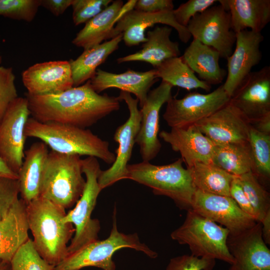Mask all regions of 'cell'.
<instances>
[{"label":"cell","mask_w":270,"mask_h":270,"mask_svg":"<svg viewBox=\"0 0 270 270\" xmlns=\"http://www.w3.org/2000/svg\"><path fill=\"white\" fill-rule=\"evenodd\" d=\"M228 250L234 258L228 270H270V250L262 234V224L237 234H229Z\"/></svg>","instance_id":"cell-18"},{"label":"cell","mask_w":270,"mask_h":270,"mask_svg":"<svg viewBox=\"0 0 270 270\" xmlns=\"http://www.w3.org/2000/svg\"><path fill=\"white\" fill-rule=\"evenodd\" d=\"M236 47L226 58V78L222 84L231 98L252 68L262 58L260 46L264 38L261 32L246 30L236 34Z\"/></svg>","instance_id":"cell-15"},{"label":"cell","mask_w":270,"mask_h":270,"mask_svg":"<svg viewBox=\"0 0 270 270\" xmlns=\"http://www.w3.org/2000/svg\"><path fill=\"white\" fill-rule=\"evenodd\" d=\"M24 134L26 137L40 140L57 152L94 156L109 164L116 159L108 142L88 129L57 122H42L31 117L26 124Z\"/></svg>","instance_id":"cell-3"},{"label":"cell","mask_w":270,"mask_h":270,"mask_svg":"<svg viewBox=\"0 0 270 270\" xmlns=\"http://www.w3.org/2000/svg\"><path fill=\"white\" fill-rule=\"evenodd\" d=\"M122 40V34L109 40L84 50L76 59L69 61L74 86L83 84L92 78L98 67L103 64L113 52L118 49Z\"/></svg>","instance_id":"cell-29"},{"label":"cell","mask_w":270,"mask_h":270,"mask_svg":"<svg viewBox=\"0 0 270 270\" xmlns=\"http://www.w3.org/2000/svg\"><path fill=\"white\" fill-rule=\"evenodd\" d=\"M218 0H189L173 10L176 21L186 28L189 22L198 14H201L212 6Z\"/></svg>","instance_id":"cell-39"},{"label":"cell","mask_w":270,"mask_h":270,"mask_svg":"<svg viewBox=\"0 0 270 270\" xmlns=\"http://www.w3.org/2000/svg\"><path fill=\"white\" fill-rule=\"evenodd\" d=\"M172 28L156 26L147 32L146 41L138 52L117 59L118 64L139 61L152 64L154 68L171 58L180 56L179 44L170 39Z\"/></svg>","instance_id":"cell-24"},{"label":"cell","mask_w":270,"mask_h":270,"mask_svg":"<svg viewBox=\"0 0 270 270\" xmlns=\"http://www.w3.org/2000/svg\"><path fill=\"white\" fill-rule=\"evenodd\" d=\"M48 150L42 142L33 143L24 151V157L18 173L20 194L26 204L40 196V190Z\"/></svg>","instance_id":"cell-27"},{"label":"cell","mask_w":270,"mask_h":270,"mask_svg":"<svg viewBox=\"0 0 270 270\" xmlns=\"http://www.w3.org/2000/svg\"><path fill=\"white\" fill-rule=\"evenodd\" d=\"M230 194V196L235 200L241 210L256 220L254 209L242 188L238 176H235L231 182Z\"/></svg>","instance_id":"cell-42"},{"label":"cell","mask_w":270,"mask_h":270,"mask_svg":"<svg viewBox=\"0 0 270 270\" xmlns=\"http://www.w3.org/2000/svg\"><path fill=\"white\" fill-rule=\"evenodd\" d=\"M196 190L230 196V184L235 177L212 163L198 162L187 168Z\"/></svg>","instance_id":"cell-31"},{"label":"cell","mask_w":270,"mask_h":270,"mask_svg":"<svg viewBox=\"0 0 270 270\" xmlns=\"http://www.w3.org/2000/svg\"><path fill=\"white\" fill-rule=\"evenodd\" d=\"M250 126L261 132L270 134V114L251 123Z\"/></svg>","instance_id":"cell-45"},{"label":"cell","mask_w":270,"mask_h":270,"mask_svg":"<svg viewBox=\"0 0 270 270\" xmlns=\"http://www.w3.org/2000/svg\"><path fill=\"white\" fill-rule=\"evenodd\" d=\"M158 78L173 86L188 90L202 89L209 92L211 85L201 80L180 56L168 59L155 68Z\"/></svg>","instance_id":"cell-32"},{"label":"cell","mask_w":270,"mask_h":270,"mask_svg":"<svg viewBox=\"0 0 270 270\" xmlns=\"http://www.w3.org/2000/svg\"><path fill=\"white\" fill-rule=\"evenodd\" d=\"M248 142L254 162L253 172L260 180L270 176V134L261 132L250 126Z\"/></svg>","instance_id":"cell-33"},{"label":"cell","mask_w":270,"mask_h":270,"mask_svg":"<svg viewBox=\"0 0 270 270\" xmlns=\"http://www.w3.org/2000/svg\"><path fill=\"white\" fill-rule=\"evenodd\" d=\"M72 2L73 0H40V6L58 16L62 14Z\"/></svg>","instance_id":"cell-44"},{"label":"cell","mask_w":270,"mask_h":270,"mask_svg":"<svg viewBox=\"0 0 270 270\" xmlns=\"http://www.w3.org/2000/svg\"><path fill=\"white\" fill-rule=\"evenodd\" d=\"M82 174L80 156L51 150L46 164L40 196L64 210L74 206L86 184Z\"/></svg>","instance_id":"cell-5"},{"label":"cell","mask_w":270,"mask_h":270,"mask_svg":"<svg viewBox=\"0 0 270 270\" xmlns=\"http://www.w3.org/2000/svg\"><path fill=\"white\" fill-rule=\"evenodd\" d=\"M124 248H130L144 252L154 258L158 254L140 240L136 234H124L118 232L116 214L114 215L112 227L108 238L97 240L69 254L54 267V270H80L94 266L102 270H116L112 260L114 253Z\"/></svg>","instance_id":"cell-6"},{"label":"cell","mask_w":270,"mask_h":270,"mask_svg":"<svg viewBox=\"0 0 270 270\" xmlns=\"http://www.w3.org/2000/svg\"><path fill=\"white\" fill-rule=\"evenodd\" d=\"M0 177H6L18 179L17 174L12 171L0 157Z\"/></svg>","instance_id":"cell-47"},{"label":"cell","mask_w":270,"mask_h":270,"mask_svg":"<svg viewBox=\"0 0 270 270\" xmlns=\"http://www.w3.org/2000/svg\"><path fill=\"white\" fill-rule=\"evenodd\" d=\"M195 124L215 145L248 142L250 122L230 100Z\"/></svg>","instance_id":"cell-16"},{"label":"cell","mask_w":270,"mask_h":270,"mask_svg":"<svg viewBox=\"0 0 270 270\" xmlns=\"http://www.w3.org/2000/svg\"><path fill=\"white\" fill-rule=\"evenodd\" d=\"M262 238L266 244H270V210L260 222Z\"/></svg>","instance_id":"cell-46"},{"label":"cell","mask_w":270,"mask_h":270,"mask_svg":"<svg viewBox=\"0 0 270 270\" xmlns=\"http://www.w3.org/2000/svg\"><path fill=\"white\" fill-rule=\"evenodd\" d=\"M229 234L226 228L190 209L182 224L172 232L170 237L180 244L188 245L192 256L232 264L234 258L227 246Z\"/></svg>","instance_id":"cell-7"},{"label":"cell","mask_w":270,"mask_h":270,"mask_svg":"<svg viewBox=\"0 0 270 270\" xmlns=\"http://www.w3.org/2000/svg\"><path fill=\"white\" fill-rule=\"evenodd\" d=\"M12 68L0 65V122L10 104L18 97Z\"/></svg>","instance_id":"cell-38"},{"label":"cell","mask_w":270,"mask_h":270,"mask_svg":"<svg viewBox=\"0 0 270 270\" xmlns=\"http://www.w3.org/2000/svg\"><path fill=\"white\" fill-rule=\"evenodd\" d=\"M158 80L155 68L144 72L128 70L120 74L98 69L90 81L93 89L98 94L112 88L132 94L142 107L150 88Z\"/></svg>","instance_id":"cell-23"},{"label":"cell","mask_w":270,"mask_h":270,"mask_svg":"<svg viewBox=\"0 0 270 270\" xmlns=\"http://www.w3.org/2000/svg\"><path fill=\"white\" fill-rule=\"evenodd\" d=\"M256 216L257 222H260L270 210V193L252 172L238 176Z\"/></svg>","instance_id":"cell-34"},{"label":"cell","mask_w":270,"mask_h":270,"mask_svg":"<svg viewBox=\"0 0 270 270\" xmlns=\"http://www.w3.org/2000/svg\"><path fill=\"white\" fill-rule=\"evenodd\" d=\"M174 8L172 0H138L134 9L143 12L154 13L172 10Z\"/></svg>","instance_id":"cell-43"},{"label":"cell","mask_w":270,"mask_h":270,"mask_svg":"<svg viewBox=\"0 0 270 270\" xmlns=\"http://www.w3.org/2000/svg\"><path fill=\"white\" fill-rule=\"evenodd\" d=\"M230 102L250 124L270 114V66L252 72L237 88Z\"/></svg>","instance_id":"cell-17"},{"label":"cell","mask_w":270,"mask_h":270,"mask_svg":"<svg viewBox=\"0 0 270 270\" xmlns=\"http://www.w3.org/2000/svg\"><path fill=\"white\" fill-rule=\"evenodd\" d=\"M20 184L18 179L0 177V220L8 212L18 199Z\"/></svg>","instance_id":"cell-41"},{"label":"cell","mask_w":270,"mask_h":270,"mask_svg":"<svg viewBox=\"0 0 270 270\" xmlns=\"http://www.w3.org/2000/svg\"><path fill=\"white\" fill-rule=\"evenodd\" d=\"M181 57L200 80L210 85L221 84L226 76L219 64L218 52L198 40L193 38Z\"/></svg>","instance_id":"cell-28"},{"label":"cell","mask_w":270,"mask_h":270,"mask_svg":"<svg viewBox=\"0 0 270 270\" xmlns=\"http://www.w3.org/2000/svg\"><path fill=\"white\" fill-rule=\"evenodd\" d=\"M216 260L183 254L171 258L165 270H212Z\"/></svg>","instance_id":"cell-40"},{"label":"cell","mask_w":270,"mask_h":270,"mask_svg":"<svg viewBox=\"0 0 270 270\" xmlns=\"http://www.w3.org/2000/svg\"><path fill=\"white\" fill-rule=\"evenodd\" d=\"M10 267V270H54V266L40 256L30 238L16 253Z\"/></svg>","instance_id":"cell-35"},{"label":"cell","mask_w":270,"mask_h":270,"mask_svg":"<svg viewBox=\"0 0 270 270\" xmlns=\"http://www.w3.org/2000/svg\"><path fill=\"white\" fill-rule=\"evenodd\" d=\"M230 98L222 84L208 94L190 92L181 98L172 97L163 118L171 128L195 124L228 102Z\"/></svg>","instance_id":"cell-9"},{"label":"cell","mask_w":270,"mask_h":270,"mask_svg":"<svg viewBox=\"0 0 270 270\" xmlns=\"http://www.w3.org/2000/svg\"><path fill=\"white\" fill-rule=\"evenodd\" d=\"M186 28L194 39L216 50L220 58L226 59L232 52L236 33L231 28L230 12L220 4L196 15Z\"/></svg>","instance_id":"cell-11"},{"label":"cell","mask_w":270,"mask_h":270,"mask_svg":"<svg viewBox=\"0 0 270 270\" xmlns=\"http://www.w3.org/2000/svg\"><path fill=\"white\" fill-rule=\"evenodd\" d=\"M212 163L236 176L252 172L254 162L249 142L215 145Z\"/></svg>","instance_id":"cell-30"},{"label":"cell","mask_w":270,"mask_h":270,"mask_svg":"<svg viewBox=\"0 0 270 270\" xmlns=\"http://www.w3.org/2000/svg\"><path fill=\"white\" fill-rule=\"evenodd\" d=\"M118 97L126 104L130 116L115 131L114 139L118 144L115 151L116 159L110 168L102 170L100 173L98 183L102 190L126 179L127 166L140 127L141 114L138 108V100L133 98L130 94L123 91H120Z\"/></svg>","instance_id":"cell-10"},{"label":"cell","mask_w":270,"mask_h":270,"mask_svg":"<svg viewBox=\"0 0 270 270\" xmlns=\"http://www.w3.org/2000/svg\"><path fill=\"white\" fill-rule=\"evenodd\" d=\"M172 86L162 80L156 88L150 90L140 110L141 120L136 143L140 147L142 161L150 162L159 153L162 144L158 136L160 112L164 104L172 97Z\"/></svg>","instance_id":"cell-14"},{"label":"cell","mask_w":270,"mask_h":270,"mask_svg":"<svg viewBox=\"0 0 270 270\" xmlns=\"http://www.w3.org/2000/svg\"><path fill=\"white\" fill-rule=\"evenodd\" d=\"M22 79L27 94L32 96L55 94L74 86L67 60L36 63L22 72Z\"/></svg>","instance_id":"cell-20"},{"label":"cell","mask_w":270,"mask_h":270,"mask_svg":"<svg viewBox=\"0 0 270 270\" xmlns=\"http://www.w3.org/2000/svg\"><path fill=\"white\" fill-rule=\"evenodd\" d=\"M2 58L0 54V65L2 64Z\"/></svg>","instance_id":"cell-49"},{"label":"cell","mask_w":270,"mask_h":270,"mask_svg":"<svg viewBox=\"0 0 270 270\" xmlns=\"http://www.w3.org/2000/svg\"><path fill=\"white\" fill-rule=\"evenodd\" d=\"M32 118L42 122H53L86 128L109 114L118 110L119 98L101 95L90 80L64 92L42 96L26 94Z\"/></svg>","instance_id":"cell-1"},{"label":"cell","mask_w":270,"mask_h":270,"mask_svg":"<svg viewBox=\"0 0 270 270\" xmlns=\"http://www.w3.org/2000/svg\"><path fill=\"white\" fill-rule=\"evenodd\" d=\"M26 206L34 246L44 260L55 266L68 256L74 228L64 220L66 210L46 198L39 196Z\"/></svg>","instance_id":"cell-2"},{"label":"cell","mask_w":270,"mask_h":270,"mask_svg":"<svg viewBox=\"0 0 270 270\" xmlns=\"http://www.w3.org/2000/svg\"><path fill=\"white\" fill-rule=\"evenodd\" d=\"M218 2L230 12L231 28L236 34L246 30L261 32L270 21V0Z\"/></svg>","instance_id":"cell-26"},{"label":"cell","mask_w":270,"mask_h":270,"mask_svg":"<svg viewBox=\"0 0 270 270\" xmlns=\"http://www.w3.org/2000/svg\"><path fill=\"white\" fill-rule=\"evenodd\" d=\"M158 136L180 154L186 168L198 162L212 163L215 144L196 124L162 130Z\"/></svg>","instance_id":"cell-21"},{"label":"cell","mask_w":270,"mask_h":270,"mask_svg":"<svg viewBox=\"0 0 270 270\" xmlns=\"http://www.w3.org/2000/svg\"><path fill=\"white\" fill-rule=\"evenodd\" d=\"M191 209L202 216L224 226L228 230L230 234H240L253 227L257 222L228 196L196 190Z\"/></svg>","instance_id":"cell-13"},{"label":"cell","mask_w":270,"mask_h":270,"mask_svg":"<svg viewBox=\"0 0 270 270\" xmlns=\"http://www.w3.org/2000/svg\"><path fill=\"white\" fill-rule=\"evenodd\" d=\"M136 1L130 0L124 5L122 0L112 1L102 12L85 24L72 40V44L86 50L116 37L115 24L124 13L134 8Z\"/></svg>","instance_id":"cell-22"},{"label":"cell","mask_w":270,"mask_h":270,"mask_svg":"<svg viewBox=\"0 0 270 270\" xmlns=\"http://www.w3.org/2000/svg\"><path fill=\"white\" fill-rule=\"evenodd\" d=\"M30 114L28 98L18 96L0 122V157L18 174L24 157V130Z\"/></svg>","instance_id":"cell-12"},{"label":"cell","mask_w":270,"mask_h":270,"mask_svg":"<svg viewBox=\"0 0 270 270\" xmlns=\"http://www.w3.org/2000/svg\"><path fill=\"white\" fill-rule=\"evenodd\" d=\"M179 158L165 165H154L149 162L128 164L126 179L150 188L156 195L164 196L174 200L182 210L192 208L196 191L188 168L182 166Z\"/></svg>","instance_id":"cell-4"},{"label":"cell","mask_w":270,"mask_h":270,"mask_svg":"<svg viewBox=\"0 0 270 270\" xmlns=\"http://www.w3.org/2000/svg\"><path fill=\"white\" fill-rule=\"evenodd\" d=\"M102 170L97 158L82 159V172L86 180L82 194L74 207L66 213L64 220L74 226V233L68 246V255L98 239L100 226L98 220L92 218L97 198L102 190L98 183Z\"/></svg>","instance_id":"cell-8"},{"label":"cell","mask_w":270,"mask_h":270,"mask_svg":"<svg viewBox=\"0 0 270 270\" xmlns=\"http://www.w3.org/2000/svg\"><path fill=\"white\" fill-rule=\"evenodd\" d=\"M173 10L148 13L132 9L117 21L114 26L115 34L118 36L122 34V40L126 46H136L146 41L145 31L148 28L160 24L174 28L180 40L186 44L192 36L186 28L180 26L176 21Z\"/></svg>","instance_id":"cell-19"},{"label":"cell","mask_w":270,"mask_h":270,"mask_svg":"<svg viewBox=\"0 0 270 270\" xmlns=\"http://www.w3.org/2000/svg\"><path fill=\"white\" fill-rule=\"evenodd\" d=\"M40 6V0H0V16L31 22Z\"/></svg>","instance_id":"cell-36"},{"label":"cell","mask_w":270,"mask_h":270,"mask_svg":"<svg viewBox=\"0 0 270 270\" xmlns=\"http://www.w3.org/2000/svg\"><path fill=\"white\" fill-rule=\"evenodd\" d=\"M112 0H73L72 20L75 26L86 24L102 12Z\"/></svg>","instance_id":"cell-37"},{"label":"cell","mask_w":270,"mask_h":270,"mask_svg":"<svg viewBox=\"0 0 270 270\" xmlns=\"http://www.w3.org/2000/svg\"><path fill=\"white\" fill-rule=\"evenodd\" d=\"M0 270H10V263L0 260Z\"/></svg>","instance_id":"cell-48"},{"label":"cell","mask_w":270,"mask_h":270,"mask_svg":"<svg viewBox=\"0 0 270 270\" xmlns=\"http://www.w3.org/2000/svg\"><path fill=\"white\" fill-rule=\"evenodd\" d=\"M26 202L18 199L0 220V260L10 263L19 248L30 238Z\"/></svg>","instance_id":"cell-25"}]
</instances>
